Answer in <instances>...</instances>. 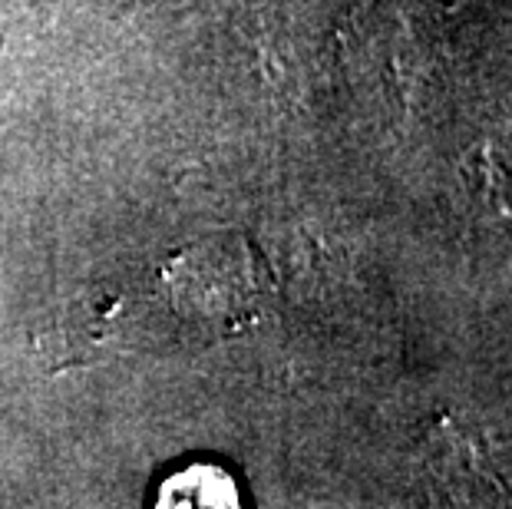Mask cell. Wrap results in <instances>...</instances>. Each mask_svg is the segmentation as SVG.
<instances>
[{
  "label": "cell",
  "mask_w": 512,
  "mask_h": 509,
  "mask_svg": "<svg viewBox=\"0 0 512 509\" xmlns=\"http://www.w3.org/2000/svg\"><path fill=\"white\" fill-rule=\"evenodd\" d=\"M162 506H176V503H182V506H232V503H238V493H235V483L228 480V476L222 473V476H215V480H209V486L205 483H189L185 476H172V480H166L162 483V500H159Z\"/></svg>",
  "instance_id": "6da1fadb"
}]
</instances>
